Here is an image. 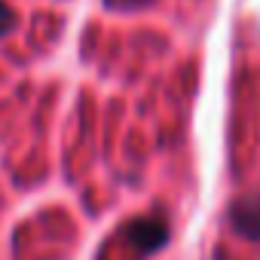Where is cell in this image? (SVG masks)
I'll return each instance as SVG.
<instances>
[{
	"label": "cell",
	"instance_id": "obj_1",
	"mask_svg": "<svg viewBox=\"0 0 260 260\" xmlns=\"http://www.w3.org/2000/svg\"><path fill=\"white\" fill-rule=\"evenodd\" d=\"M239 107L251 113L245 122L233 113L242 132L230 138L226 187L214 236V260H260V83L239 92Z\"/></svg>",
	"mask_w": 260,
	"mask_h": 260
},
{
	"label": "cell",
	"instance_id": "obj_2",
	"mask_svg": "<svg viewBox=\"0 0 260 260\" xmlns=\"http://www.w3.org/2000/svg\"><path fill=\"white\" fill-rule=\"evenodd\" d=\"M16 28H19V16H16V10L7 4V0H0V40L13 37Z\"/></svg>",
	"mask_w": 260,
	"mask_h": 260
}]
</instances>
